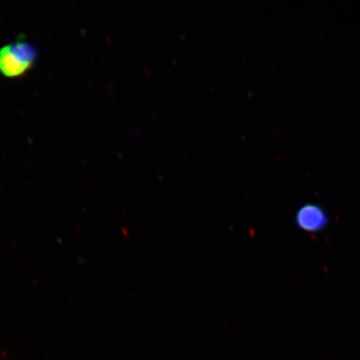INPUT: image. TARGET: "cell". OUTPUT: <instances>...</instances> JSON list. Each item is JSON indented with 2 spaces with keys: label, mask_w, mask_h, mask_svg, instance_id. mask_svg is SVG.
I'll return each mask as SVG.
<instances>
[{
  "label": "cell",
  "mask_w": 360,
  "mask_h": 360,
  "mask_svg": "<svg viewBox=\"0 0 360 360\" xmlns=\"http://www.w3.org/2000/svg\"><path fill=\"white\" fill-rule=\"evenodd\" d=\"M39 58L37 47L25 39H16L0 47V75L9 79L25 77Z\"/></svg>",
  "instance_id": "1"
},
{
  "label": "cell",
  "mask_w": 360,
  "mask_h": 360,
  "mask_svg": "<svg viewBox=\"0 0 360 360\" xmlns=\"http://www.w3.org/2000/svg\"><path fill=\"white\" fill-rule=\"evenodd\" d=\"M330 217L326 208L317 203H305L296 210L295 224L307 233H319L328 226Z\"/></svg>",
  "instance_id": "2"
}]
</instances>
